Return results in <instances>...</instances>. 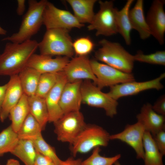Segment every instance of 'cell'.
I'll return each mask as SVG.
<instances>
[{
	"label": "cell",
	"instance_id": "6da1fadb",
	"mask_svg": "<svg viewBox=\"0 0 165 165\" xmlns=\"http://www.w3.org/2000/svg\"><path fill=\"white\" fill-rule=\"evenodd\" d=\"M38 44L36 40L31 39L20 43L7 42L0 54V75H18L27 66Z\"/></svg>",
	"mask_w": 165,
	"mask_h": 165
},
{
	"label": "cell",
	"instance_id": "7a4b0ae2",
	"mask_svg": "<svg viewBox=\"0 0 165 165\" xmlns=\"http://www.w3.org/2000/svg\"><path fill=\"white\" fill-rule=\"evenodd\" d=\"M47 1L46 0H28V9L23 16L18 31L4 38L2 40L20 43L30 40L43 25V14Z\"/></svg>",
	"mask_w": 165,
	"mask_h": 165
},
{
	"label": "cell",
	"instance_id": "3957f363",
	"mask_svg": "<svg viewBox=\"0 0 165 165\" xmlns=\"http://www.w3.org/2000/svg\"><path fill=\"white\" fill-rule=\"evenodd\" d=\"M99 43L101 47L95 52L96 60L123 72L132 73L135 61L134 55L118 42L104 39Z\"/></svg>",
	"mask_w": 165,
	"mask_h": 165
},
{
	"label": "cell",
	"instance_id": "277c9868",
	"mask_svg": "<svg viewBox=\"0 0 165 165\" xmlns=\"http://www.w3.org/2000/svg\"><path fill=\"white\" fill-rule=\"evenodd\" d=\"M69 31L61 28L47 29L42 40L38 43L40 54L72 57L75 53Z\"/></svg>",
	"mask_w": 165,
	"mask_h": 165
},
{
	"label": "cell",
	"instance_id": "5b68a950",
	"mask_svg": "<svg viewBox=\"0 0 165 165\" xmlns=\"http://www.w3.org/2000/svg\"><path fill=\"white\" fill-rule=\"evenodd\" d=\"M110 134L101 127L95 124H87L71 145V150L75 157L78 153H86L97 147L107 146Z\"/></svg>",
	"mask_w": 165,
	"mask_h": 165
},
{
	"label": "cell",
	"instance_id": "8992f818",
	"mask_svg": "<svg viewBox=\"0 0 165 165\" xmlns=\"http://www.w3.org/2000/svg\"><path fill=\"white\" fill-rule=\"evenodd\" d=\"M82 103L104 109L106 115L113 117L117 113V100L112 98L89 80H85L81 87Z\"/></svg>",
	"mask_w": 165,
	"mask_h": 165
},
{
	"label": "cell",
	"instance_id": "52a82bcc",
	"mask_svg": "<svg viewBox=\"0 0 165 165\" xmlns=\"http://www.w3.org/2000/svg\"><path fill=\"white\" fill-rule=\"evenodd\" d=\"M100 9L87 27L89 31L95 30L97 36H109L118 33L116 12L112 1L98 2Z\"/></svg>",
	"mask_w": 165,
	"mask_h": 165
},
{
	"label": "cell",
	"instance_id": "ba28073f",
	"mask_svg": "<svg viewBox=\"0 0 165 165\" xmlns=\"http://www.w3.org/2000/svg\"><path fill=\"white\" fill-rule=\"evenodd\" d=\"M54 132L59 141L71 145L86 124L80 111L64 114L53 123Z\"/></svg>",
	"mask_w": 165,
	"mask_h": 165
},
{
	"label": "cell",
	"instance_id": "9c48e42d",
	"mask_svg": "<svg viewBox=\"0 0 165 165\" xmlns=\"http://www.w3.org/2000/svg\"><path fill=\"white\" fill-rule=\"evenodd\" d=\"M43 25L46 30L61 28L69 31L74 28H80L84 25L69 11L59 9L48 1L43 11Z\"/></svg>",
	"mask_w": 165,
	"mask_h": 165
},
{
	"label": "cell",
	"instance_id": "30bf717a",
	"mask_svg": "<svg viewBox=\"0 0 165 165\" xmlns=\"http://www.w3.org/2000/svg\"><path fill=\"white\" fill-rule=\"evenodd\" d=\"M93 72L97 78L96 85L101 90L104 87H110L119 84L135 81L132 73H127L96 59L90 60Z\"/></svg>",
	"mask_w": 165,
	"mask_h": 165
},
{
	"label": "cell",
	"instance_id": "8fae6325",
	"mask_svg": "<svg viewBox=\"0 0 165 165\" xmlns=\"http://www.w3.org/2000/svg\"><path fill=\"white\" fill-rule=\"evenodd\" d=\"M165 77L164 73L157 78L148 81H133L116 85L110 87L109 91L107 93L112 98L117 100L122 97L134 95L147 90H160L163 88L161 81Z\"/></svg>",
	"mask_w": 165,
	"mask_h": 165
},
{
	"label": "cell",
	"instance_id": "7c38bea8",
	"mask_svg": "<svg viewBox=\"0 0 165 165\" xmlns=\"http://www.w3.org/2000/svg\"><path fill=\"white\" fill-rule=\"evenodd\" d=\"M145 131L143 126L137 121L132 124H127L122 131L110 135V140H119L131 146L135 151L138 159H143L144 151L143 137Z\"/></svg>",
	"mask_w": 165,
	"mask_h": 165
},
{
	"label": "cell",
	"instance_id": "4fadbf2b",
	"mask_svg": "<svg viewBox=\"0 0 165 165\" xmlns=\"http://www.w3.org/2000/svg\"><path fill=\"white\" fill-rule=\"evenodd\" d=\"M163 0L153 1L148 11L146 20L151 35L161 45L164 43L165 13Z\"/></svg>",
	"mask_w": 165,
	"mask_h": 165
},
{
	"label": "cell",
	"instance_id": "5bb4252c",
	"mask_svg": "<svg viewBox=\"0 0 165 165\" xmlns=\"http://www.w3.org/2000/svg\"><path fill=\"white\" fill-rule=\"evenodd\" d=\"M68 82L82 79L92 80L96 85L97 79L86 56H77L69 61L63 70Z\"/></svg>",
	"mask_w": 165,
	"mask_h": 165
},
{
	"label": "cell",
	"instance_id": "9a60e30c",
	"mask_svg": "<svg viewBox=\"0 0 165 165\" xmlns=\"http://www.w3.org/2000/svg\"><path fill=\"white\" fill-rule=\"evenodd\" d=\"M69 58L65 56L53 58L50 56L34 53L29 58L27 66L34 68L41 74L57 73L63 71L70 61Z\"/></svg>",
	"mask_w": 165,
	"mask_h": 165
},
{
	"label": "cell",
	"instance_id": "2e32d148",
	"mask_svg": "<svg viewBox=\"0 0 165 165\" xmlns=\"http://www.w3.org/2000/svg\"><path fill=\"white\" fill-rule=\"evenodd\" d=\"M68 82L63 71L58 73L57 81L45 99L49 115V122L54 123L64 115L60 105V101L63 88Z\"/></svg>",
	"mask_w": 165,
	"mask_h": 165
},
{
	"label": "cell",
	"instance_id": "e0dca14e",
	"mask_svg": "<svg viewBox=\"0 0 165 165\" xmlns=\"http://www.w3.org/2000/svg\"><path fill=\"white\" fill-rule=\"evenodd\" d=\"M82 80L67 82L63 90L60 105L64 113L80 111L82 97L81 85Z\"/></svg>",
	"mask_w": 165,
	"mask_h": 165
},
{
	"label": "cell",
	"instance_id": "ac0fdd59",
	"mask_svg": "<svg viewBox=\"0 0 165 165\" xmlns=\"http://www.w3.org/2000/svg\"><path fill=\"white\" fill-rule=\"evenodd\" d=\"M0 112V120L3 122L24 94L18 75L10 76Z\"/></svg>",
	"mask_w": 165,
	"mask_h": 165
},
{
	"label": "cell",
	"instance_id": "d6986e66",
	"mask_svg": "<svg viewBox=\"0 0 165 165\" xmlns=\"http://www.w3.org/2000/svg\"><path fill=\"white\" fill-rule=\"evenodd\" d=\"M136 118L137 121L143 126L145 131L150 132L153 136L165 129L164 116L156 112L149 103L143 105Z\"/></svg>",
	"mask_w": 165,
	"mask_h": 165
},
{
	"label": "cell",
	"instance_id": "ffe728a7",
	"mask_svg": "<svg viewBox=\"0 0 165 165\" xmlns=\"http://www.w3.org/2000/svg\"><path fill=\"white\" fill-rule=\"evenodd\" d=\"M143 6V1L138 0L130 9L129 16L132 29L138 31L141 39L145 40L151 35L145 16Z\"/></svg>",
	"mask_w": 165,
	"mask_h": 165
},
{
	"label": "cell",
	"instance_id": "44dd1931",
	"mask_svg": "<svg viewBox=\"0 0 165 165\" xmlns=\"http://www.w3.org/2000/svg\"><path fill=\"white\" fill-rule=\"evenodd\" d=\"M72 7L74 15L82 24L92 22L95 14L94 7L96 0H67Z\"/></svg>",
	"mask_w": 165,
	"mask_h": 165
},
{
	"label": "cell",
	"instance_id": "7402d4cb",
	"mask_svg": "<svg viewBox=\"0 0 165 165\" xmlns=\"http://www.w3.org/2000/svg\"><path fill=\"white\" fill-rule=\"evenodd\" d=\"M144 165H164L163 156L157 147L151 133L145 131L143 137Z\"/></svg>",
	"mask_w": 165,
	"mask_h": 165
},
{
	"label": "cell",
	"instance_id": "603a6c76",
	"mask_svg": "<svg viewBox=\"0 0 165 165\" xmlns=\"http://www.w3.org/2000/svg\"><path fill=\"white\" fill-rule=\"evenodd\" d=\"M134 0H128L123 8L120 10L116 9V15L118 33L123 38L126 44L131 43L130 33L132 28L130 22L129 13Z\"/></svg>",
	"mask_w": 165,
	"mask_h": 165
},
{
	"label": "cell",
	"instance_id": "cb8c5ba5",
	"mask_svg": "<svg viewBox=\"0 0 165 165\" xmlns=\"http://www.w3.org/2000/svg\"><path fill=\"white\" fill-rule=\"evenodd\" d=\"M41 74L34 68L28 66L18 74L23 93L28 97L35 95Z\"/></svg>",
	"mask_w": 165,
	"mask_h": 165
},
{
	"label": "cell",
	"instance_id": "d4e9b609",
	"mask_svg": "<svg viewBox=\"0 0 165 165\" xmlns=\"http://www.w3.org/2000/svg\"><path fill=\"white\" fill-rule=\"evenodd\" d=\"M28 102L30 113L38 122L43 130L49 119L45 98L34 95L28 97Z\"/></svg>",
	"mask_w": 165,
	"mask_h": 165
},
{
	"label": "cell",
	"instance_id": "484cf974",
	"mask_svg": "<svg viewBox=\"0 0 165 165\" xmlns=\"http://www.w3.org/2000/svg\"><path fill=\"white\" fill-rule=\"evenodd\" d=\"M11 153L19 158L25 165H34L37 151L32 141L19 139Z\"/></svg>",
	"mask_w": 165,
	"mask_h": 165
},
{
	"label": "cell",
	"instance_id": "4316f807",
	"mask_svg": "<svg viewBox=\"0 0 165 165\" xmlns=\"http://www.w3.org/2000/svg\"><path fill=\"white\" fill-rule=\"evenodd\" d=\"M28 97L23 94L17 104L10 111L9 116L11 121L10 125L16 132L29 113Z\"/></svg>",
	"mask_w": 165,
	"mask_h": 165
},
{
	"label": "cell",
	"instance_id": "83f0119b",
	"mask_svg": "<svg viewBox=\"0 0 165 165\" xmlns=\"http://www.w3.org/2000/svg\"><path fill=\"white\" fill-rule=\"evenodd\" d=\"M42 130L38 122L29 113L17 133L19 139L32 140L41 135Z\"/></svg>",
	"mask_w": 165,
	"mask_h": 165
},
{
	"label": "cell",
	"instance_id": "f1b7e54d",
	"mask_svg": "<svg viewBox=\"0 0 165 165\" xmlns=\"http://www.w3.org/2000/svg\"><path fill=\"white\" fill-rule=\"evenodd\" d=\"M17 133L11 125L0 132V156L7 152L11 153L19 141Z\"/></svg>",
	"mask_w": 165,
	"mask_h": 165
},
{
	"label": "cell",
	"instance_id": "f546056e",
	"mask_svg": "<svg viewBox=\"0 0 165 165\" xmlns=\"http://www.w3.org/2000/svg\"><path fill=\"white\" fill-rule=\"evenodd\" d=\"M59 72L45 73L41 74L35 95L45 98L56 83Z\"/></svg>",
	"mask_w": 165,
	"mask_h": 165
},
{
	"label": "cell",
	"instance_id": "4dcf8cb0",
	"mask_svg": "<svg viewBox=\"0 0 165 165\" xmlns=\"http://www.w3.org/2000/svg\"><path fill=\"white\" fill-rule=\"evenodd\" d=\"M100 147L94 148L92 154L87 159L82 161L81 165H113L120 158V154L111 157L101 156L100 154Z\"/></svg>",
	"mask_w": 165,
	"mask_h": 165
},
{
	"label": "cell",
	"instance_id": "1f68e13d",
	"mask_svg": "<svg viewBox=\"0 0 165 165\" xmlns=\"http://www.w3.org/2000/svg\"><path fill=\"white\" fill-rule=\"evenodd\" d=\"M31 141L38 152L50 158L56 165L62 162V160L58 157L55 149L45 140L42 134Z\"/></svg>",
	"mask_w": 165,
	"mask_h": 165
},
{
	"label": "cell",
	"instance_id": "d6a6232c",
	"mask_svg": "<svg viewBox=\"0 0 165 165\" xmlns=\"http://www.w3.org/2000/svg\"><path fill=\"white\" fill-rule=\"evenodd\" d=\"M135 61L145 63L151 64L165 65V51H158L148 54H144L139 51L134 55Z\"/></svg>",
	"mask_w": 165,
	"mask_h": 165
},
{
	"label": "cell",
	"instance_id": "836d02e7",
	"mask_svg": "<svg viewBox=\"0 0 165 165\" xmlns=\"http://www.w3.org/2000/svg\"><path fill=\"white\" fill-rule=\"evenodd\" d=\"M72 46L74 53L78 56H85L92 51L94 44L89 38L83 37L75 40Z\"/></svg>",
	"mask_w": 165,
	"mask_h": 165
},
{
	"label": "cell",
	"instance_id": "e575fe53",
	"mask_svg": "<svg viewBox=\"0 0 165 165\" xmlns=\"http://www.w3.org/2000/svg\"><path fill=\"white\" fill-rule=\"evenodd\" d=\"M155 142L160 151L162 155L165 154V129L159 131L153 136Z\"/></svg>",
	"mask_w": 165,
	"mask_h": 165
},
{
	"label": "cell",
	"instance_id": "d590c367",
	"mask_svg": "<svg viewBox=\"0 0 165 165\" xmlns=\"http://www.w3.org/2000/svg\"><path fill=\"white\" fill-rule=\"evenodd\" d=\"M153 109L158 114L164 116L165 115V96L163 95L152 105Z\"/></svg>",
	"mask_w": 165,
	"mask_h": 165
},
{
	"label": "cell",
	"instance_id": "8d00e7d4",
	"mask_svg": "<svg viewBox=\"0 0 165 165\" xmlns=\"http://www.w3.org/2000/svg\"><path fill=\"white\" fill-rule=\"evenodd\" d=\"M34 165H56L50 158L37 152L36 157Z\"/></svg>",
	"mask_w": 165,
	"mask_h": 165
},
{
	"label": "cell",
	"instance_id": "74e56055",
	"mask_svg": "<svg viewBox=\"0 0 165 165\" xmlns=\"http://www.w3.org/2000/svg\"><path fill=\"white\" fill-rule=\"evenodd\" d=\"M82 160L80 159H75L69 157L62 162L58 165H81Z\"/></svg>",
	"mask_w": 165,
	"mask_h": 165
},
{
	"label": "cell",
	"instance_id": "f35d334b",
	"mask_svg": "<svg viewBox=\"0 0 165 165\" xmlns=\"http://www.w3.org/2000/svg\"><path fill=\"white\" fill-rule=\"evenodd\" d=\"M25 0H17V7L16 9V13L18 15H22L25 9Z\"/></svg>",
	"mask_w": 165,
	"mask_h": 165
},
{
	"label": "cell",
	"instance_id": "ab89813d",
	"mask_svg": "<svg viewBox=\"0 0 165 165\" xmlns=\"http://www.w3.org/2000/svg\"><path fill=\"white\" fill-rule=\"evenodd\" d=\"M7 85L8 84L7 83L4 85L0 86V112L4 99Z\"/></svg>",
	"mask_w": 165,
	"mask_h": 165
},
{
	"label": "cell",
	"instance_id": "60d3db41",
	"mask_svg": "<svg viewBox=\"0 0 165 165\" xmlns=\"http://www.w3.org/2000/svg\"><path fill=\"white\" fill-rule=\"evenodd\" d=\"M6 165H20L19 162L17 160L10 159L8 160Z\"/></svg>",
	"mask_w": 165,
	"mask_h": 165
},
{
	"label": "cell",
	"instance_id": "b9f144b4",
	"mask_svg": "<svg viewBox=\"0 0 165 165\" xmlns=\"http://www.w3.org/2000/svg\"><path fill=\"white\" fill-rule=\"evenodd\" d=\"M6 31L3 29L0 26V35H6Z\"/></svg>",
	"mask_w": 165,
	"mask_h": 165
},
{
	"label": "cell",
	"instance_id": "7bdbcfd3",
	"mask_svg": "<svg viewBox=\"0 0 165 165\" xmlns=\"http://www.w3.org/2000/svg\"><path fill=\"white\" fill-rule=\"evenodd\" d=\"M114 164L115 165H121L118 161L116 162Z\"/></svg>",
	"mask_w": 165,
	"mask_h": 165
},
{
	"label": "cell",
	"instance_id": "ee69618b",
	"mask_svg": "<svg viewBox=\"0 0 165 165\" xmlns=\"http://www.w3.org/2000/svg\"></svg>",
	"mask_w": 165,
	"mask_h": 165
}]
</instances>
